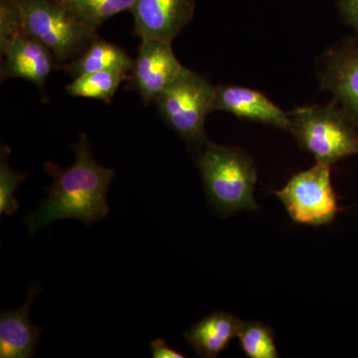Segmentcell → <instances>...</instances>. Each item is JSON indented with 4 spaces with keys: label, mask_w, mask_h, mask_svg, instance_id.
Segmentation results:
<instances>
[{
    "label": "cell",
    "mask_w": 358,
    "mask_h": 358,
    "mask_svg": "<svg viewBox=\"0 0 358 358\" xmlns=\"http://www.w3.org/2000/svg\"><path fill=\"white\" fill-rule=\"evenodd\" d=\"M73 150L75 162L69 169H61L53 162L45 164L53 182L46 188L48 196L41 206L26 218L30 234L61 219H78L89 225L109 214L107 194L117 173L96 162L86 134L80 136Z\"/></svg>",
    "instance_id": "6da1fadb"
},
{
    "label": "cell",
    "mask_w": 358,
    "mask_h": 358,
    "mask_svg": "<svg viewBox=\"0 0 358 358\" xmlns=\"http://www.w3.org/2000/svg\"><path fill=\"white\" fill-rule=\"evenodd\" d=\"M197 164L207 197L219 215L258 210L254 199L255 164L241 150L207 141L197 154Z\"/></svg>",
    "instance_id": "7a4b0ae2"
},
{
    "label": "cell",
    "mask_w": 358,
    "mask_h": 358,
    "mask_svg": "<svg viewBox=\"0 0 358 358\" xmlns=\"http://www.w3.org/2000/svg\"><path fill=\"white\" fill-rule=\"evenodd\" d=\"M289 120V131L317 162L333 164L358 155L357 122L336 103L300 108Z\"/></svg>",
    "instance_id": "3957f363"
},
{
    "label": "cell",
    "mask_w": 358,
    "mask_h": 358,
    "mask_svg": "<svg viewBox=\"0 0 358 358\" xmlns=\"http://www.w3.org/2000/svg\"><path fill=\"white\" fill-rule=\"evenodd\" d=\"M214 92L204 77L185 67L155 101L162 120L197 154L207 143L204 124L213 112Z\"/></svg>",
    "instance_id": "277c9868"
},
{
    "label": "cell",
    "mask_w": 358,
    "mask_h": 358,
    "mask_svg": "<svg viewBox=\"0 0 358 358\" xmlns=\"http://www.w3.org/2000/svg\"><path fill=\"white\" fill-rule=\"evenodd\" d=\"M25 33L44 45L58 68L79 57L98 36L96 30L79 22L54 0H16Z\"/></svg>",
    "instance_id": "5b68a950"
},
{
    "label": "cell",
    "mask_w": 358,
    "mask_h": 358,
    "mask_svg": "<svg viewBox=\"0 0 358 358\" xmlns=\"http://www.w3.org/2000/svg\"><path fill=\"white\" fill-rule=\"evenodd\" d=\"M331 164L317 162L296 173L275 194L294 222L320 226L333 222L339 210L331 178Z\"/></svg>",
    "instance_id": "8992f818"
},
{
    "label": "cell",
    "mask_w": 358,
    "mask_h": 358,
    "mask_svg": "<svg viewBox=\"0 0 358 358\" xmlns=\"http://www.w3.org/2000/svg\"><path fill=\"white\" fill-rule=\"evenodd\" d=\"M183 69L185 66L176 58L171 42L141 39L129 81L143 103L150 105L155 103Z\"/></svg>",
    "instance_id": "52a82bcc"
},
{
    "label": "cell",
    "mask_w": 358,
    "mask_h": 358,
    "mask_svg": "<svg viewBox=\"0 0 358 358\" xmlns=\"http://www.w3.org/2000/svg\"><path fill=\"white\" fill-rule=\"evenodd\" d=\"M195 0H136L134 34L173 42L194 17Z\"/></svg>",
    "instance_id": "ba28073f"
},
{
    "label": "cell",
    "mask_w": 358,
    "mask_h": 358,
    "mask_svg": "<svg viewBox=\"0 0 358 358\" xmlns=\"http://www.w3.org/2000/svg\"><path fill=\"white\" fill-rule=\"evenodd\" d=\"M3 57L1 81L9 78H20L38 87L42 93L52 71L57 69V62L50 51L29 35L22 34L0 49Z\"/></svg>",
    "instance_id": "9c48e42d"
},
{
    "label": "cell",
    "mask_w": 358,
    "mask_h": 358,
    "mask_svg": "<svg viewBox=\"0 0 358 358\" xmlns=\"http://www.w3.org/2000/svg\"><path fill=\"white\" fill-rule=\"evenodd\" d=\"M213 110H225L249 121L270 124L289 131V115L280 109L260 92L245 87L221 85L215 87Z\"/></svg>",
    "instance_id": "30bf717a"
},
{
    "label": "cell",
    "mask_w": 358,
    "mask_h": 358,
    "mask_svg": "<svg viewBox=\"0 0 358 358\" xmlns=\"http://www.w3.org/2000/svg\"><path fill=\"white\" fill-rule=\"evenodd\" d=\"M320 84L358 122L357 45H341L327 53L320 72Z\"/></svg>",
    "instance_id": "8fae6325"
},
{
    "label": "cell",
    "mask_w": 358,
    "mask_h": 358,
    "mask_svg": "<svg viewBox=\"0 0 358 358\" xmlns=\"http://www.w3.org/2000/svg\"><path fill=\"white\" fill-rule=\"evenodd\" d=\"M41 291L39 284L32 285L22 307L0 313V357L30 358L34 355L42 329L33 326L30 310Z\"/></svg>",
    "instance_id": "7c38bea8"
},
{
    "label": "cell",
    "mask_w": 358,
    "mask_h": 358,
    "mask_svg": "<svg viewBox=\"0 0 358 358\" xmlns=\"http://www.w3.org/2000/svg\"><path fill=\"white\" fill-rule=\"evenodd\" d=\"M243 322L231 313H213L193 324L183 336L199 357H217L238 336Z\"/></svg>",
    "instance_id": "4fadbf2b"
},
{
    "label": "cell",
    "mask_w": 358,
    "mask_h": 358,
    "mask_svg": "<svg viewBox=\"0 0 358 358\" xmlns=\"http://www.w3.org/2000/svg\"><path fill=\"white\" fill-rule=\"evenodd\" d=\"M134 62L121 47L96 36L79 57L60 68L75 79L89 73L108 70L122 71L131 74Z\"/></svg>",
    "instance_id": "5bb4252c"
},
{
    "label": "cell",
    "mask_w": 358,
    "mask_h": 358,
    "mask_svg": "<svg viewBox=\"0 0 358 358\" xmlns=\"http://www.w3.org/2000/svg\"><path fill=\"white\" fill-rule=\"evenodd\" d=\"M73 18L96 30L117 14L131 11L136 0H54Z\"/></svg>",
    "instance_id": "9a60e30c"
},
{
    "label": "cell",
    "mask_w": 358,
    "mask_h": 358,
    "mask_svg": "<svg viewBox=\"0 0 358 358\" xmlns=\"http://www.w3.org/2000/svg\"><path fill=\"white\" fill-rule=\"evenodd\" d=\"M131 74L122 71L108 70L89 73L75 78L66 86V91L77 98L95 99L110 103L120 85L129 81Z\"/></svg>",
    "instance_id": "2e32d148"
},
{
    "label": "cell",
    "mask_w": 358,
    "mask_h": 358,
    "mask_svg": "<svg viewBox=\"0 0 358 358\" xmlns=\"http://www.w3.org/2000/svg\"><path fill=\"white\" fill-rule=\"evenodd\" d=\"M240 345L249 358H278L274 334L260 322H243L238 334Z\"/></svg>",
    "instance_id": "e0dca14e"
},
{
    "label": "cell",
    "mask_w": 358,
    "mask_h": 358,
    "mask_svg": "<svg viewBox=\"0 0 358 358\" xmlns=\"http://www.w3.org/2000/svg\"><path fill=\"white\" fill-rule=\"evenodd\" d=\"M10 148L2 145L0 154V215H13L20 208V203L14 197L18 186L27 178V173H21L9 166L7 157Z\"/></svg>",
    "instance_id": "ac0fdd59"
},
{
    "label": "cell",
    "mask_w": 358,
    "mask_h": 358,
    "mask_svg": "<svg viewBox=\"0 0 358 358\" xmlns=\"http://www.w3.org/2000/svg\"><path fill=\"white\" fill-rule=\"evenodd\" d=\"M26 34L22 14L16 0H0V49Z\"/></svg>",
    "instance_id": "d6986e66"
},
{
    "label": "cell",
    "mask_w": 358,
    "mask_h": 358,
    "mask_svg": "<svg viewBox=\"0 0 358 358\" xmlns=\"http://www.w3.org/2000/svg\"><path fill=\"white\" fill-rule=\"evenodd\" d=\"M152 348V357L154 358H185L186 357L183 353L169 348L166 341L162 338L155 339L150 343Z\"/></svg>",
    "instance_id": "ffe728a7"
},
{
    "label": "cell",
    "mask_w": 358,
    "mask_h": 358,
    "mask_svg": "<svg viewBox=\"0 0 358 358\" xmlns=\"http://www.w3.org/2000/svg\"><path fill=\"white\" fill-rule=\"evenodd\" d=\"M338 4L343 17L358 32V0H338Z\"/></svg>",
    "instance_id": "44dd1931"
}]
</instances>
